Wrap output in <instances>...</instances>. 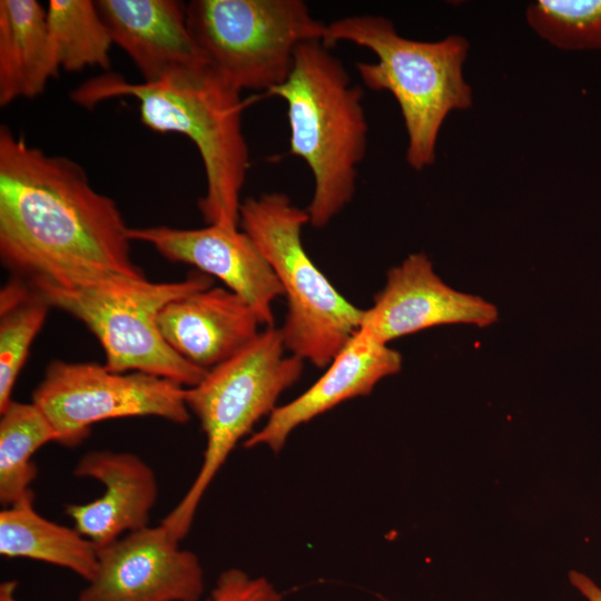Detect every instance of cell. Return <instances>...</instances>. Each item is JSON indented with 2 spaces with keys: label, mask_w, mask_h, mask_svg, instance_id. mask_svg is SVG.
I'll list each match as a JSON object with an SVG mask.
<instances>
[{
  "label": "cell",
  "mask_w": 601,
  "mask_h": 601,
  "mask_svg": "<svg viewBox=\"0 0 601 601\" xmlns=\"http://www.w3.org/2000/svg\"><path fill=\"white\" fill-rule=\"evenodd\" d=\"M129 227L83 168L0 128V258L14 276L78 286L125 276L134 263Z\"/></svg>",
  "instance_id": "cell-1"
},
{
  "label": "cell",
  "mask_w": 601,
  "mask_h": 601,
  "mask_svg": "<svg viewBox=\"0 0 601 601\" xmlns=\"http://www.w3.org/2000/svg\"><path fill=\"white\" fill-rule=\"evenodd\" d=\"M240 92L205 61L177 68L149 82L101 76L82 83L71 97L83 107L115 97H132L147 128L186 136L196 146L205 170L206 193L198 200L205 223L236 229L249 167Z\"/></svg>",
  "instance_id": "cell-2"
},
{
  "label": "cell",
  "mask_w": 601,
  "mask_h": 601,
  "mask_svg": "<svg viewBox=\"0 0 601 601\" xmlns=\"http://www.w3.org/2000/svg\"><path fill=\"white\" fill-rule=\"evenodd\" d=\"M267 93L285 100L289 154L308 166L314 190L309 224L326 226L353 198L367 145L363 91L331 48L303 43L286 80Z\"/></svg>",
  "instance_id": "cell-3"
},
{
  "label": "cell",
  "mask_w": 601,
  "mask_h": 601,
  "mask_svg": "<svg viewBox=\"0 0 601 601\" xmlns=\"http://www.w3.org/2000/svg\"><path fill=\"white\" fill-rule=\"evenodd\" d=\"M347 41L371 50L375 62H358L363 83L385 90L397 101L407 134L406 161L422 170L435 161L440 129L453 110L472 106L463 77L469 41L449 36L439 41L404 38L385 17L355 14L326 23L323 43Z\"/></svg>",
  "instance_id": "cell-4"
},
{
  "label": "cell",
  "mask_w": 601,
  "mask_h": 601,
  "mask_svg": "<svg viewBox=\"0 0 601 601\" xmlns=\"http://www.w3.org/2000/svg\"><path fill=\"white\" fill-rule=\"evenodd\" d=\"M285 351L280 329L266 327L238 353L208 370L198 384L185 387V402L200 422L206 447L191 485L161 521L175 540L188 533L205 492L235 445L252 434L263 416L270 415L280 394L299 380L304 361L286 356Z\"/></svg>",
  "instance_id": "cell-5"
},
{
  "label": "cell",
  "mask_w": 601,
  "mask_h": 601,
  "mask_svg": "<svg viewBox=\"0 0 601 601\" xmlns=\"http://www.w3.org/2000/svg\"><path fill=\"white\" fill-rule=\"evenodd\" d=\"M309 224L283 193H265L242 201L239 227L256 244L287 298L280 329L292 355L317 367L329 365L359 328L363 309L329 283L306 253L302 230Z\"/></svg>",
  "instance_id": "cell-6"
},
{
  "label": "cell",
  "mask_w": 601,
  "mask_h": 601,
  "mask_svg": "<svg viewBox=\"0 0 601 601\" xmlns=\"http://www.w3.org/2000/svg\"><path fill=\"white\" fill-rule=\"evenodd\" d=\"M28 282L51 307L79 319L97 337L107 370L152 374L184 387L198 384L206 375L207 370L191 364L166 343L157 317L169 302L211 287V276L195 272L183 280L164 283L117 276L69 287Z\"/></svg>",
  "instance_id": "cell-7"
},
{
  "label": "cell",
  "mask_w": 601,
  "mask_h": 601,
  "mask_svg": "<svg viewBox=\"0 0 601 601\" xmlns=\"http://www.w3.org/2000/svg\"><path fill=\"white\" fill-rule=\"evenodd\" d=\"M185 6L203 58L240 91L267 93L283 83L297 49L323 41L326 30L300 0H193Z\"/></svg>",
  "instance_id": "cell-8"
},
{
  "label": "cell",
  "mask_w": 601,
  "mask_h": 601,
  "mask_svg": "<svg viewBox=\"0 0 601 601\" xmlns=\"http://www.w3.org/2000/svg\"><path fill=\"white\" fill-rule=\"evenodd\" d=\"M35 403L56 430L57 442L80 445L91 426L111 418L156 416L188 422L185 387L142 372L115 373L96 363L52 361L32 392Z\"/></svg>",
  "instance_id": "cell-9"
},
{
  "label": "cell",
  "mask_w": 601,
  "mask_h": 601,
  "mask_svg": "<svg viewBox=\"0 0 601 601\" xmlns=\"http://www.w3.org/2000/svg\"><path fill=\"white\" fill-rule=\"evenodd\" d=\"M204 570L160 523L98 549V568L77 601H199Z\"/></svg>",
  "instance_id": "cell-10"
},
{
  "label": "cell",
  "mask_w": 601,
  "mask_h": 601,
  "mask_svg": "<svg viewBox=\"0 0 601 601\" xmlns=\"http://www.w3.org/2000/svg\"><path fill=\"white\" fill-rule=\"evenodd\" d=\"M499 318L491 302L449 286L423 253L392 267L373 305L364 309L362 328L378 341H391L445 324L486 327Z\"/></svg>",
  "instance_id": "cell-11"
},
{
  "label": "cell",
  "mask_w": 601,
  "mask_h": 601,
  "mask_svg": "<svg viewBox=\"0 0 601 601\" xmlns=\"http://www.w3.org/2000/svg\"><path fill=\"white\" fill-rule=\"evenodd\" d=\"M128 236L151 245L170 262L219 278L253 307L262 325L274 326L273 303L284 295L282 286L256 244L239 228L129 227Z\"/></svg>",
  "instance_id": "cell-12"
},
{
  "label": "cell",
  "mask_w": 601,
  "mask_h": 601,
  "mask_svg": "<svg viewBox=\"0 0 601 601\" xmlns=\"http://www.w3.org/2000/svg\"><path fill=\"white\" fill-rule=\"evenodd\" d=\"M401 367L397 351L359 327L325 373L295 400L276 407L266 424L245 440L244 446L265 445L278 452L297 426L344 401L368 395L381 380Z\"/></svg>",
  "instance_id": "cell-13"
},
{
  "label": "cell",
  "mask_w": 601,
  "mask_h": 601,
  "mask_svg": "<svg viewBox=\"0 0 601 601\" xmlns=\"http://www.w3.org/2000/svg\"><path fill=\"white\" fill-rule=\"evenodd\" d=\"M73 475L97 480L105 487L98 499L65 508L73 528L98 549L124 533L149 526L159 489L154 470L140 456L131 452L89 451L78 460Z\"/></svg>",
  "instance_id": "cell-14"
},
{
  "label": "cell",
  "mask_w": 601,
  "mask_h": 601,
  "mask_svg": "<svg viewBox=\"0 0 601 601\" xmlns=\"http://www.w3.org/2000/svg\"><path fill=\"white\" fill-rule=\"evenodd\" d=\"M157 323L178 355L207 371L247 346L262 325L239 295L213 286L169 302L160 309Z\"/></svg>",
  "instance_id": "cell-15"
},
{
  "label": "cell",
  "mask_w": 601,
  "mask_h": 601,
  "mask_svg": "<svg viewBox=\"0 0 601 601\" xmlns=\"http://www.w3.org/2000/svg\"><path fill=\"white\" fill-rule=\"evenodd\" d=\"M112 42L132 60L144 81H155L189 65L205 62L176 0H98ZM207 62V61H206Z\"/></svg>",
  "instance_id": "cell-16"
},
{
  "label": "cell",
  "mask_w": 601,
  "mask_h": 601,
  "mask_svg": "<svg viewBox=\"0 0 601 601\" xmlns=\"http://www.w3.org/2000/svg\"><path fill=\"white\" fill-rule=\"evenodd\" d=\"M58 73L43 7L36 0H1L0 106L41 95Z\"/></svg>",
  "instance_id": "cell-17"
},
{
  "label": "cell",
  "mask_w": 601,
  "mask_h": 601,
  "mask_svg": "<svg viewBox=\"0 0 601 601\" xmlns=\"http://www.w3.org/2000/svg\"><path fill=\"white\" fill-rule=\"evenodd\" d=\"M0 554L61 566L87 582L98 568V548L75 528L41 516L33 509V502L4 508L0 512Z\"/></svg>",
  "instance_id": "cell-18"
},
{
  "label": "cell",
  "mask_w": 601,
  "mask_h": 601,
  "mask_svg": "<svg viewBox=\"0 0 601 601\" xmlns=\"http://www.w3.org/2000/svg\"><path fill=\"white\" fill-rule=\"evenodd\" d=\"M0 503L4 508L33 502L31 483L37 476L33 454L57 442L48 417L35 403L11 401L0 412Z\"/></svg>",
  "instance_id": "cell-19"
},
{
  "label": "cell",
  "mask_w": 601,
  "mask_h": 601,
  "mask_svg": "<svg viewBox=\"0 0 601 601\" xmlns=\"http://www.w3.org/2000/svg\"><path fill=\"white\" fill-rule=\"evenodd\" d=\"M47 26L59 70L109 68V52L114 42L96 1L50 0Z\"/></svg>",
  "instance_id": "cell-20"
},
{
  "label": "cell",
  "mask_w": 601,
  "mask_h": 601,
  "mask_svg": "<svg viewBox=\"0 0 601 601\" xmlns=\"http://www.w3.org/2000/svg\"><path fill=\"white\" fill-rule=\"evenodd\" d=\"M50 304L27 279L14 276L0 292V412L12 401L17 377Z\"/></svg>",
  "instance_id": "cell-21"
},
{
  "label": "cell",
  "mask_w": 601,
  "mask_h": 601,
  "mask_svg": "<svg viewBox=\"0 0 601 601\" xmlns=\"http://www.w3.org/2000/svg\"><path fill=\"white\" fill-rule=\"evenodd\" d=\"M528 24L562 50H601V0H538L525 10Z\"/></svg>",
  "instance_id": "cell-22"
},
{
  "label": "cell",
  "mask_w": 601,
  "mask_h": 601,
  "mask_svg": "<svg viewBox=\"0 0 601 601\" xmlns=\"http://www.w3.org/2000/svg\"><path fill=\"white\" fill-rule=\"evenodd\" d=\"M282 595L263 577L253 578L236 568L225 570L205 601H280Z\"/></svg>",
  "instance_id": "cell-23"
},
{
  "label": "cell",
  "mask_w": 601,
  "mask_h": 601,
  "mask_svg": "<svg viewBox=\"0 0 601 601\" xmlns=\"http://www.w3.org/2000/svg\"><path fill=\"white\" fill-rule=\"evenodd\" d=\"M569 581L587 601H601V587L589 575L577 570H571L569 572Z\"/></svg>",
  "instance_id": "cell-24"
},
{
  "label": "cell",
  "mask_w": 601,
  "mask_h": 601,
  "mask_svg": "<svg viewBox=\"0 0 601 601\" xmlns=\"http://www.w3.org/2000/svg\"><path fill=\"white\" fill-rule=\"evenodd\" d=\"M18 583L14 580H8L0 585V601H18L16 598Z\"/></svg>",
  "instance_id": "cell-25"
}]
</instances>
